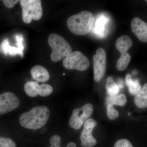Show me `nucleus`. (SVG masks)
<instances>
[{"instance_id":"obj_22","label":"nucleus","mask_w":147,"mask_h":147,"mask_svg":"<svg viewBox=\"0 0 147 147\" xmlns=\"http://www.w3.org/2000/svg\"><path fill=\"white\" fill-rule=\"evenodd\" d=\"M0 147H16V145L12 139L0 137Z\"/></svg>"},{"instance_id":"obj_24","label":"nucleus","mask_w":147,"mask_h":147,"mask_svg":"<svg viewBox=\"0 0 147 147\" xmlns=\"http://www.w3.org/2000/svg\"><path fill=\"white\" fill-rule=\"evenodd\" d=\"M4 5L8 8H12L19 1H16V0H3V1Z\"/></svg>"},{"instance_id":"obj_18","label":"nucleus","mask_w":147,"mask_h":147,"mask_svg":"<svg viewBox=\"0 0 147 147\" xmlns=\"http://www.w3.org/2000/svg\"><path fill=\"white\" fill-rule=\"evenodd\" d=\"M111 100V102L110 103H113L114 105H116L121 106H124L126 104L127 101L126 96L123 94H119L116 96H112Z\"/></svg>"},{"instance_id":"obj_17","label":"nucleus","mask_w":147,"mask_h":147,"mask_svg":"<svg viewBox=\"0 0 147 147\" xmlns=\"http://www.w3.org/2000/svg\"><path fill=\"white\" fill-rule=\"evenodd\" d=\"M50 147H61V137L57 135H53L51 137L50 141ZM66 147H76V144L71 142L69 143Z\"/></svg>"},{"instance_id":"obj_9","label":"nucleus","mask_w":147,"mask_h":147,"mask_svg":"<svg viewBox=\"0 0 147 147\" xmlns=\"http://www.w3.org/2000/svg\"><path fill=\"white\" fill-rule=\"evenodd\" d=\"M97 125V122L92 118L88 119L84 123V129L80 136L82 147H94L97 144V141L92 135L93 130Z\"/></svg>"},{"instance_id":"obj_6","label":"nucleus","mask_w":147,"mask_h":147,"mask_svg":"<svg viewBox=\"0 0 147 147\" xmlns=\"http://www.w3.org/2000/svg\"><path fill=\"white\" fill-rule=\"evenodd\" d=\"M63 64L66 69L84 71L89 68L90 62L88 59L82 52L75 51L65 58Z\"/></svg>"},{"instance_id":"obj_7","label":"nucleus","mask_w":147,"mask_h":147,"mask_svg":"<svg viewBox=\"0 0 147 147\" xmlns=\"http://www.w3.org/2000/svg\"><path fill=\"white\" fill-rule=\"evenodd\" d=\"M93 110V106L90 103L85 104L81 108L74 109L69 119V125L74 129H80L92 115Z\"/></svg>"},{"instance_id":"obj_13","label":"nucleus","mask_w":147,"mask_h":147,"mask_svg":"<svg viewBox=\"0 0 147 147\" xmlns=\"http://www.w3.org/2000/svg\"><path fill=\"white\" fill-rule=\"evenodd\" d=\"M134 102L138 108H147V83L144 85L141 91L136 95Z\"/></svg>"},{"instance_id":"obj_23","label":"nucleus","mask_w":147,"mask_h":147,"mask_svg":"<svg viewBox=\"0 0 147 147\" xmlns=\"http://www.w3.org/2000/svg\"><path fill=\"white\" fill-rule=\"evenodd\" d=\"M114 147H133L131 142L127 139H121L115 143Z\"/></svg>"},{"instance_id":"obj_25","label":"nucleus","mask_w":147,"mask_h":147,"mask_svg":"<svg viewBox=\"0 0 147 147\" xmlns=\"http://www.w3.org/2000/svg\"><path fill=\"white\" fill-rule=\"evenodd\" d=\"M133 74H137V71H136V70H134V71H133Z\"/></svg>"},{"instance_id":"obj_14","label":"nucleus","mask_w":147,"mask_h":147,"mask_svg":"<svg viewBox=\"0 0 147 147\" xmlns=\"http://www.w3.org/2000/svg\"><path fill=\"white\" fill-rule=\"evenodd\" d=\"M125 84L129 92L133 95H136L142 89L139 80L137 79L132 80L130 74H127L125 76Z\"/></svg>"},{"instance_id":"obj_5","label":"nucleus","mask_w":147,"mask_h":147,"mask_svg":"<svg viewBox=\"0 0 147 147\" xmlns=\"http://www.w3.org/2000/svg\"><path fill=\"white\" fill-rule=\"evenodd\" d=\"M133 42L131 38L125 35L119 37L116 41V48L121 53L120 57L117 61V68L119 71H124L127 68L131 59L127 51L132 46Z\"/></svg>"},{"instance_id":"obj_19","label":"nucleus","mask_w":147,"mask_h":147,"mask_svg":"<svg viewBox=\"0 0 147 147\" xmlns=\"http://www.w3.org/2000/svg\"><path fill=\"white\" fill-rule=\"evenodd\" d=\"M53 87L47 84H43L40 85V88L38 94L42 97L50 95L53 92Z\"/></svg>"},{"instance_id":"obj_1","label":"nucleus","mask_w":147,"mask_h":147,"mask_svg":"<svg viewBox=\"0 0 147 147\" xmlns=\"http://www.w3.org/2000/svg\"><path fill=\"white\" fill-rule=\"evenodd\" d=\"M50 110L45 106L34 107L29 112L23 113L19 118L21 126L28 129L42 128L47 123L50 116Z\"/></svg>"},{"instance_id":"obj_20","label":"nucleus","mask_w":147,"mask_h":147,"mask_svg":"<svg viewBox=\"0 0 147 147\" xmlns=\"http://www.w3.org/2000/svg\"><path fill=\"white\" fill-rule=\"evenodd\" d=\"M113 105V103H110L107 107V116L108 119L112 120L116 119L119 116V112L114 108Z\"/></svg>"},{"instance_id":"obj_4","label":"nucleus","mask_w":147,"mask_h":147,"mask_svg":"<svg viewBox=\"0 0 147 147\" xmlns=\"http://www.w3.org/2000/svg\"><path fill=\"white\" fill-rule=\"evenodd\" d=\"M22 9V18L24 23L29 24L32 20L38 21L42 16V9L40 0L19 1Z\"/></svg>"},{"instance_id":"obj_26","label":"nucleus","mask_w":147,"mask_h":147,"mask_svg":"<svg viewBox=\"0 0 147 147\" xmlns=\"http://www.w3.org/2000/svg\"><path fill=\"white\" fill-rule=\"evenodd\" d=\"M65 73H63V75H65Z\"/></svg>"},{"instance_id":"obj_15","label":"nucleus","mask_w":147,"mask_h":147,"mask_svg":"<svg viewBox=\"0 0 147 147\" xmlns=\"http://www.w3.org/2000/svg\"><path fill=\"white\" fill-rule=\"evenodd\" d=\"M40 88V85L37 82L34 81L27 82L24 87L25 92L32 97H36L38 94Z\"/></svg>"},{"instance_id":"obj_3","label":"nucleus","mask_w":147,"mask_h":147,"mask_svg":"<svg viewBox=\"0 0 147 147\" xmlns=\"http://www.w3.org/2000/svg\"><path fill=\"white\" fill-rule=\"evenodd\" d=\"M48 43L53 50L50 58L54 62H57L65 58L71 53V45L59 35L55 33L50 34L48 37Z\"/></svg>"},{"instance_id":"obj_8","label":"nucleus","mask_w":147,"mask_h":147,"mask_svg":"<svg viewBox=\"0 0 147 147\" xmlns=\"http://www.w3.org/2000/svg\"><path fill=\"white\" fill-rule=\"evenodd\" d=\"M94 63V79L95 82H98L105 74L106 69L107 57L105 50L99 47L96 50V55L93 57Z\"/></svg>"},{"instance_id":"obj_12","label":"nucleus","mask_w":147,"mask_h":147,"mask_svg":"<svg viewBox=\"0 0 147 147\" xmlns=\"http://www.w3.org/2000/svg\"><path fill=\"white\" fill-rule=\"evenodd\" d=\"M30 72L32 78L37 82H45L50 79L49 71L42 66H35L31 69Z\"/></svg>"},{"instance_id":"obj_27","label":"nucleus","mask_w":147,"mask_h":147,"mask_svg":"<svg viewBox=\"0 0 147 147\" xmlns=\"http://www.w3.org/2000/svg\"><path fill=\"white\" fill-rule=\"evenodd\" d=\"M146 1V2L147 3V0H146V1Z\"/></svg>"},{"instance_id":"obj_21","label":"nucleus","mask_w":147,"mask_h":147,"mask_svg":"<svg viewBox=\"0 0 147 147\" xmlns=\"http://www.w3.org/2000/svg\"><path fill=\"white\" fill-rule=\"evenodd\" d=\"M106 20L104 18H100L98 19L96 23L95 32L98 34H101L104 30Z\"/></svg>"},{"instance_id":"obj_11","label":"nucleus","mask_w":147,"mask_h":147,"mask_svg":"<svg viewBox=\"0 0 147 147\" xmlns=\"http://www.w3.org/2000/svg\"><path fill=\"white\" fill-rule=\"evenodd\" d=\"M132 32L138 39L143 42H147V24L137 17L133 18L131 21Z\"/></svg>"},{"instance_id":"obj_10","label":"nucleus","mask_w":147,"mask_h":147,"mask_svg":"<svg viewBox=\"0 0 147 147\" xmlns=\"http://www.w3.org/2000/svg\"><path fill=\"white\" fill-rule=\"evenodd\" d=\"M20 105V100L14 94L6 92L0 94V115L16 109Z\"/></svg>"},{"instance_id":"obj_2","label":"nucleus","mask_w":147,"mask_h":147,"mask_svg":"<svg viewBox=\"0 0 147 147\" xmlns=\"http://www.w3.org/2000/svg\"><path fill=\"white\" fill-rule=\"evenodd\" d=\"M94 19L92 12L83 11L69 17L67 24L69 30L74 34L84 36L88 34L91 31Z\"/></svg>"},{"instance_id":"obj_16","label":"nucleus","mask_w":147,"mask_h":147,"mask_svg":"<svg viewBox=\"0 0 147 147\" xmlns=\"http://www.w3.org/2000/svg\"><path fill=\"white\" fill-rule=\"evenodd\" d=\"M105 88L107 90L108 93L112 96H115L118 93L119 88L112 76H109L107 79V84Z\"/></svg>"}]
</instances>
